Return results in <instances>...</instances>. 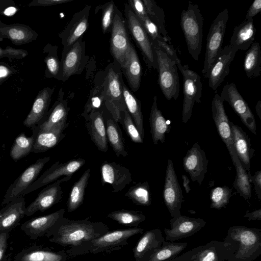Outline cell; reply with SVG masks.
<instances>
[{
  "label": "cell",
  "instance_id": "cell-21",
  "mask_svg": "<svg viewBox=\"0 0 261 261\" xmlns=\"http://www.w3.org/2000/svg\"><path fill=\"white\" fill-rule=\"evenodd\" d=\"M223 103L220 99V95L215 92L212 101V117L218 134L232 159L236 153L233 145L229 120L225 113Z\"/></svg>",
  "mask_w": 261,
  "mask_h": 261
},
{
  "label": "cell",
  "instance_id": "cell-44",
  "mask_svg": "<svg viewBox=\"0 0 261 261\" xmlns=\"http://www.w3.org/2000/svg\"><path fill=\"white\" fill-rule=\"evenodd\" d=\"M188 243H176L163 241L162 246L151 256L149 261H165L172 259L185 249Z\"/></svg>",
  "mask_w": 261,
  "mask_h": 261
},
{
  "label": "cell",
  "instance_id": "cell-28",
  "mask_svg": "<svg viewBox=\"0 0 261 261\" xmlns=\"http://www.w3.org/2000/svg\"><path fill=\"white\" fill-rule=\"evenodd\" d=\"M86 125L91 139L98 149L106 152L108 149V139L102 112L97 110L91 113Z\"/></svg>",
  "mask_w": 261,
  "mask_h": 261
},
{
  "label": "cell",
  "instance_id": "cell-6",
  "mask_svg": "<svg viewBox=\"0 0 261 261\" xmlns=\"http://www.w3.org/2000/svg\"><path fill=\"white\" fill-rule=\"evenodd\" d=\"M152 44L158 64L159 86L167 100H176L179 96L180 87L176 62L154 42H152Z\"/></svg>",
  "mask_w": 261,
  "mask_h": 261
},
{
  "label": "cell",
  "instance_id": "cell-39",
  "mask_svg": "<svg viewBox=\"0 0 261 261\" xmlns=\"http://www.w3.org/2000/svg\"><path fill=\"white\" fill-rule=\"evenodd\" d=\"M243 68L249 79L260 75L261 50L259 42L254 41L247 50L244 59Z\"/></svg>",
  "mask_w": 261,
  "mask_h": 261
},
{
  "label": "cell",
  "instance_id": "cell-55",
  "mask_svg": "<svg viewBox=\"0 0 261 261\" xmlns=\"http://www.w3.org/2000/svg\"><path fill=\"white\" fill-rule=\"evenodd\" d=\"M8 238L9 233H0V261L5 254L7 247V240Z\"/></svg>",
  "mask_w": 261,
  "mask_h": 261
},
{
  "label": "cell",
  "instance_id": "cell-32",
  "mask_svg": "<svg viewBox=\"0 0 261 261\" xmlns=\"http://www.w3.org/2000/svg\"><path fill=\"white\" fill-rule=\"evenodd\" d=\"M54 91L49 88L42 90L36 97L30 112L23 121V125L32 128L39 124L48 108Z\"/></svg>",
  "mask_w": 261,
  "mask_h": 261
},
{
  "label": "cell",
  "instance_id": "cell-64",
  "mask_svg": "<svg viewBox=\"0 0 261 261\" xmlns=\"http://www.w3.org/2000/svg\"><path fill=\"white\" fill-rule=\"evenodd\" d=\"M0 162H1V156H0Z\"/></svg>",
  "mask_w": 261,
  "mask_h": 261
},
{
  "label": "cell",
  "instance_id": "cell-15",
  "mask_svg": "<svg viewBox=\"0 0 261 261\" xmlns=\"http://www.w3.org/2000/svg\"><path fill=\"white\" fill-rule=\"evenodd\" d=\"M130 44L125 22L122 14L115 7L111 26L110 50L121 67L124 63L126 53Z\"/></svg>",
  "mask_w": 261,
  "mask_h": 261
},
{
  "label": "cell",
  "instance_id": "cell-51",
  "mask_svg": "<svg viewBox=\"0 0 261 261\" xmlns=\"http://www.w3.org/2000/svg\"><path fill=\"white\" fill-rule=\"evenodd\" d=\"M8 35L12 40L15 42L25 41L28 38V33L24 29L13 27L8 31Z\"/></svg>",
  "mask_w": 261,
  "mask_h": 261
},
{
  "label": "cell",
  "instance_id": "cell-59",
  "mask_svg": "<svg viewBox=\"0 0 261 261\" xmlns=\"http://www.w3.org/2000/svg\"><path fill=\"white\" fill-rule=\"evenodd\" d=\"M181 177L183 179V186L185 189V191L187 193H188L191 191V188L189 186V179L185 175H182Z\"/></svg>",
  "mask_w": 261,
  "mask_h": 261
},
{
  "label": "cell",
  "instance_id": "cell-23",
  "mask_svg": "<svg viewBox=\"0 0 261 261\" xmlns=\"http://www.w3.org/2000/svg\"><path fill=\"white\" fill-rule=\"evenodd\" d=\"M237 50L229 44L222 48L208 72V84L213 90L216 91L229 73V66L232 63Z\"/></svg>",
  "mask_w": 261,
  "mask_h": 261
},
{
  "label": "cell",
  "instance_id": "cell-9",
  "mask_svg": "<svg viewBox=\"0 0 261 261\" xmlns=\"http://www.w3.org/2000/svg\"><path fill=\"white\" fill-rule=\"evenodd\" d=\"M121 76L111 67L102 83L104 86L105 105L116 122H121L126 109L122 91Z\"/></svg>",
  "mask_w": 261,
  "mask_h": 261
},
{
  "label": "cell",
  "instance_id": "cell-22",
  "mask_svg": "<svg viewBox=\"0 0 261 261\" xmlns=\"http://www.w3.org/2000/svg\"><path fill=\"white\" fill-rule=\"evenodd\" d=\"M100 171L102 185L110 184L114 193L122 191L132 181L129 169L115 162L103 163Z\"/></svg>",
  "mask_w": 261,
  "mask_h": 261
},
{
  "label": "cell",
  "instance_id": "cell-12",
  "mask_svg": "<svg viewBox=\"0 0 261 261\" xmlns=\"http://www.w3.org/2000/svg\"><path fill=\"white\" fill-rule=\"evenodd\" d=\"M49 156L39 158L28 167L8 188L1 205H5L19 197L23 192L38 178V176L50 160Z\"/></svg>",
  "mask_w": 261,
  "mask_h": 261
},
{
  "label": "cell",
  "instance_id": "cell-49",
  "mask_svg": "<svg viewBox=\"0 0 261 261\" xmlns=\"http://www.w3.org/2000/svg\"><path fill=\"white\" fill-rule=\"evenodd\" d=\"M102 9L101 28L106 33L111 28L115 11V5L113 1L99 6Z\"/></svg>",
  "mask_w": 261,
  "mask_h": 261
},
{
  "label": "cell",
  "instance_id": "cell-4",
  "mask_svg": "<svg viewBox=\"0 0 261 261\" xmlns=\"http://www.w3.org/2000/svg\"><path fill=\"white\" fill-rule=\"evenodd\" d=\"M180 25L189 53L198 61L202 48L203 18L197 4L189 2L187 9L181 12Z\"/></svg>",
  "mask_w": 261,
  "mask_h": 261
},
{
  "label": "cell",
  "instance_id": "cell-40",
  "mask_svg": "<svg viewBox=\"0 0 261 261\" xmlns=\"http://www.w3.org/2000/svg\"><path fill=\"white\" fill-rule=\"evenodd\" d=\"M107 139L117 157H126L128 155L122 132L113 119L110 118L106 122Z\"/></svg>",
  "mask_w": 261,
  "mask_h": 261
},
{
  "label": "cell",
  "instance_id": "cell-31",
  "mask_svg": "<svg viewBox=\"0 0 261 261\" xmlns=\"http://www.w3.org/2000/svg\"><path fill=\"white\" fill-rule=\"evenodd\" d=\"M69 108L66 100L60 99L55 105L47 119L32 127L39 131H49L56 129H65Z\"/></svg>",
  "mask_w": 261,
  "mask_h": 261
},
{
  "label": "cell",
  "instance_id": "cell-54",
  "mask_svg": "<svg viewBox=\"0 0 261 261\" xmlns=\"http://www.w3.org/2000/svg\"><path fill=\"white\" fill-rule=\"evenodd\" d=\"M261 11V0H254L248 9L245 19H251Z\"/></svg>",
  "mask_w": 261,
  "mask_h": 261
},
{
  "label": "cell",
  "instance_id": "cell-1",
  "mask_svg": "<svg viewBox=\"0 0 261 261\" xmlns=\"http://www.w3.org/2000/svg\"><path fill=\"white\" fill-rule=\"evenodd\" d=\"M109 231V227L101 222H94L88 219L69 220L63 217L55 224L48 238L50 242L73 248Z\"/></svg>",
  "mask_w": 261,
  "mask_h": 261
},
{
  "label": "cell",
  "instance_id": "cell-30",
  "mask_svg": "<svg viewBox=\"0 0 261 261\" xmlns=\"http://www.w3.org/2000/svg\"><path fill=\"white\" fill-rule=\"evenodd\" d=\"M256 31L253 19H244L234 28L228 44L237 50H248L254 42Z\"/></svg>",
  "mask_w": 261,
  "mask_h": 261
},
{
  "label": "cell",
  "instance_id": "cell-33",
  "mask_svg": "<svg viewBox=\"0 0 261 261\" xmlns=\"http://www.w3.org/2000/svg\"><path fill=\"white\" fill-rule=\"evenodd\" d=\"M149 121L150 133L153 143L157 145L159 142L163 144L165 140V134L170 130V126L157 106V97L154 96L151 107Z\"/></svg>",
  "mask_w": 261,
  "mask_h": 261
},
{
  "label": "cell",
  "instance_id": "cell-10",
  "mask_svg": "<svg viewBox=\"0 0 261 261\" xmlns=\"http://www.w3.org/2000/svg\"><path fill=\"white\" fill-rule=\"evenodd\" d=\"M124 12L127 26L140 48L147 66L149 68L158 70L156 56L150 38L127 4L125 5Z\"/></svg>",
  "mask_w": 261,
  "mask_h": 261
},
{
  "label": "cell",
  "instance_id": "cell-58",
  "mask_svg": "<svg viewBox=\"0 0 261 261\" xmlns=\"http://www.w3.org/2000/svg\"><path fill=\"white\" fill-rule=\"evenodd\" d=\"M249 221L252 220H261V208L255 210L251 213H247L244 216Z\"/></svg>",
  "mask_w": 261,
  "mask_h": 261
},
{
  "label": "cell",
  "instance_id": "cell-26",
  "mask_svg": "<svg viewBox=\"0 0 261 261\" xmlns=\"http://www.w3.org/2000/svg\"><path fill=\"white\" fill-rule=\"evenodd\" d=\"M63 55L60 77L65 81L80 70L85 55V43L82 38Z\"/></svg>",
  "mask_w": 261,
  "mask_h": 261
},
{
  "label": "cell",
  "instance_id": "cell-41",
  "mask_svg": "<svg viewBox=\"0 0 261 261\" xmlns=\"http://www.w3.org/2000/svg\"><path fill=\"white\" fill-rule=\"evenodd\" d=\"M149 18L157 27L161 35L165 41L172 45L171 39L165 27V13L155 2L152 0H142Z\"/></svg>",
  "mask_w": 261,
  "mask_h": 261
},
{
  "label": "cell",
  "instance_id": "cell-20",
  "mask_svg": "<svg viewBox=\"0 0 261 261\" xmlns=\"http://www.w3.org/2000/svg\"><path fill=\"white\" fill-rule=\"evenodd\" d=\"M208 161L205 153L198 142L188 150L183 159L184 170L189 173L192 181L201 185L207 171Z\"/></svg>",
  "mask_w": 261,
  "mask_h": 261
},
{
  "label": "cell",
  "instance_id": "cell-13",
  "mask_svg": "<svg viewBox=\"0 0 261 261\" xmlns=\"http://www.w3.org/2000/svg\"><path fill=\"white\" fill-rule=\"evenodd\" d=\"M85 163L86 160L82 158L72 159L62 163H60L59 161L55 163L23 192L21 197L55 181L62 176L72 177Z\"/></svg>",
  "mask_w": 261,
  "mask_h": 261
},
{
  "label": "cell",
  "instance_id": "cell-63",
  "mask_svg": "<svg viewBox=\"0 0 261 261\" xmlns=\"http://www.w3.org/2000/svg\"><path fill=\"white\" fill-rule=\"evenodd\" d=\"M4 55V50L0 48V57H2Z\"/></svg>",
  "mask_w": 261,
  "mask_h": 261
},
{
  "label": "cell",
  "instance_id": "cell-14",
  "mask_svg": "<svg viewBox=\"0 0 261 261\" xmlns=\"http://www.w3.org/2000/svg\"><path fill=\"white\" fill-rule=\"evenodd\" d=\"M163 197L164 203L172 217L181 215L180 209L184 201V196L172 161L170 159H169L167 162Z\"/></svg>",
  "mask_w": 261,
  "mask_h": 261
},
{
  "label": "cell",
  "instance_id": "cell-36",
  "mask_svg": "<svg viewBox=\"0 0 261 261\" xmlns=\"http://www.w3.org/2000/svg\"><path fill=\"white\" fill-rule=\"evenodd\" d=\"M122 95L126 109L131 116L141 137L145 136L143 116L140 101L133 94L125 84L122 82Z\"/></svg>",
  "mask_w": 261,
  "mask_h": 261
},
{
  "label": "cell",
  "instance_id": "cell-50",
  "mask_svg": "<svg viewBox=\"0 0 261 261\" xmlns=\"http://www.w3.org/2000/svg\"><path fill=\"white\" fill-rule=\"evenodd\" d=\"M128 3V5L139 21L148 16L142 1L129 0Z\"/></svg>",
  "mask_w": 261,
  "mask_h": 261
},
{
  "label": "cell",
  "instance_id": "cell-5",
  "mask_svg": "<svg viewBox=\"0 0 261 261\" xmlns=\"http://www.w3.org/2000/svg\"><path fill=\"white\" fill-rule=\"evenodd\" d=\"M237 248L236 243L225 238L224 241H211L175 257L165 261L228 260Z\"/></svg>",
  "mask_w": 261,
  "mask_h": 261
},
{
  "label": "cell",
  "instance_id": "cell-24",
  "mask_svg": "<svg viewBox=\"0 0 261 261\" xmlns=\"http://www.w3.org/2000/svg\"><path fill=\"white\" fill-rule=\"evenodd\" d=\"M165 241L159 228L146 231L133 248L135 261H149Z\"/></svg>",
  "mask_w": 261,
  "mask_h": 261
},
{
  "label": "cell",
  "instance_id": "cell-61",
  "mask_svg": "<svg viewBox=\"0 0 261 261\" xmlns=\"http://www.w3.org/2000/svg\"><path fill=\"white\" fill-rule=\"evenodd\" d=\"M9 73V70L6 67L0 65V78L7 76Z\"/></svg>",
  "mask_w": 261,
  "mask_h": 261
},
{
  "label": "cell",
  "instance_id": "cell-42",
  "mask_svg": "<svg viewBox=\"0 0 261 261\" xmlns=\"http://www.w3.org/2000/svg\"><path fill=\"white\" fill-rule=\"evenodd\" d=\"M107 217L121 225L133 227H137L146 219L142 212L124 209L113 211L107 215Z\"/></svg>",
  "mask_w": 261,
  "mask_h": 261
},
{
  "label": "cell",
  "instance_id": "cell-2",
  "mask_svg": "<svg viewBox=\"0 0 261 261\" xmlns=\"http://www.w3.org/2000/svg\"><path fill=\"white\" fill-rule=\"evenodd\" d=\"M143 231V228L137 227L109 231L97 239L86 242L76 247L69 248L66 252L69 257L87 253H110L121 249L128 244L130 238L136 234H142Z\"/></svg>",
  "mask_w": 261,
  "mask_h": 261
},
{
  "label": "cell",
  "instance_id": "cell-11",
  "mask_svg": "<svg viewBox=\"0 0 261 261\" xmlns=\"http://www.w3.org/2000/svg\"><path fill=\"white\" fill-rule=\"evenodd\" d=\"M221 101H227L239 116L243 124L254 135H256L255 119L249 105L238 91L233 83L226 84L220 95Z\"/></svg>",
  "mask_w": 261,
  "mask_h": 261
},
{
  "label": "cell",
  "instance_id": "cell-43",
  "mask_svg": "<svg viewBox=\"0 0 261 261\" xmlns=\"http://www.w3.org/2000/svg\"><path fill=\"white\" fill-rule=\"evenodd\" d=\"M124 196L135 204L149 206L151 204V194L147 181L139 182L130 187Z\"/></svg>",
  "mask_w": 261,
  "mask_h": 261
},
{
  "label": "cell",
  "instance_id": "cell-56",
  "mask_svg": "<svg viewBox=\"0 0 261 261\" xmlns=\"http://www.w3.org/2000/svg\"><path fill=\"white\" fill-rule=\"evenodd\" d=\"M4 54H6L7 55H9L12 57H24L27 53H24L25 51L21 49H16L15 48L7 47L5 50H4Z\"/></svg>",
  "mask_w": 261,
  "mask_h": 261
},
{
  "label": "cell",
  "instance_id": "cell-25",
  "mask_svg": "<svg viewBox=\"0 0 261 261\" xmlns=\"http://www.w3.org/2000/svg\"><path fill=\"white\" fill-rule=\"evenodd\" d=\"M25 200L19 197L0 210V233H9L20 223L25 216Z\"/></svg>",
  "mask_w": 261,
  "mask_h": 261
},
{
  "label": "cell",
  "instance_id": "cell-3",
  "mask_svg": "<svg viewBox=\"0 0 261 261\" xmlns=\"http://www.w3.org/2000/svg\"><path fill=\"white\" fill-rule=\"evenodd\" d=\"M236 243L237 248L227 261H253L261 254V229L243 226L230 227L225 238Z\"/></svg>",
  "mask_w": 261,
  "mask_h": 261
},
{
  "label": "cell",
  "instance_id": "cell-19",
  "mask_svg": "<svg viewBox=\"0 0 261 261\" xmlns=\"http://www.w3.org/2000/svg\"><path fill=\"white\" fill-rule=\"evenodd\" d=\"M65 208H61L51 214L32 218L20 226L22 230L32 240L46 237L48 238L55 224L64 217Z\"/></svg>",
  "mask_w": 261,
  "mask_h": 261
},
{
  "label": "cell",
  "instance_id": "cell-38",
  "mask_svg": "<svg viewBox=\"0 0 261 261\" xmlns=\"http://www.w3.org/2000/svg\"><path fill=\"white\" fill-rule=\"evenodd\" d=\"M90 176V169L88 168L73 185L67 203L68 213L74 211L83 203Z\"/></svg>",
  "mask_w": 261,
  "mask_h": 261
},
{
  "label": "cell",
  "instance_id": "cell-57",
  "mask_svg": "<svg viewBox=\"0 0 261 261\" xmlns=\"http://www.w3.org/2000/svg\"><path fill=\"white\" fill-rule=\"evenodd\" d=\"M72 0H39L37 2V5L42 6H51L62 4Z\"/></svg>",
  "mask_w": 261,
  "mask_h": 261
},
{
  "label": "cell",
  "instance_id": "cell-46",
  "mask_svg": "<svg viewBox=\"0 0 261 261\" xmlns=\"http://www.w3.org/2000/svg\"><path fill=\"white\" fill-rule=\"evenodd\" d=\"M105 103V91L103 83L95 86L91 91L82 116L87 120L89 115L92 112L98 110L101 105Z\"/></svg>",
  "mask_w": 261,
  "mask_h": 261
},
{
  "label": "cell",
  "instance_id": "cell-35",
  "mask_svg": "<svg viewBox=\"0 0 261 261\" xmlns=\"http://www.w3.org/2000/svg\"><path fill=\"white\" fill-rule=\"evenodd\" d=\"M64 250L54 251L49 249H29L17 254L14 261H68Z\"/></svg>",
  "mask_w": 261,
  "mask_h": 261
},
{
  "label": "cell",
  "instance_id": "cell-62",
  "mask_svg": "<svg viewBox=\"0 0 261 261\" xmlns=\"http://www.w3.org/2000/svg\"><path fill=\"white\" fill-rule=\"evenodd\" d=\"M255 110L258 117L261 120V101L258 100L255 105Z\"/></svg>",
  "mask_w": 261,
  "mask_h": 261
},
{
  "label": "cell",
  "instance_id": "cell-52",
  "mask_svg": "<svg viewBox=\"0 0 261 261\" xmlns=\"http://www.w3.org/2000/svg\"><path fill=\"white\" fill-rule=\"evenodd\" d=\"M46 66L49 72L56 76L60 72V65L57 58L50 56L46 60Z\"/></svg>",
  "mask_w": 261,
  "mask_h": 261
},
{
  "label": "cell",
  "instance_id": "cell-8",
  "mask_svg": "<svg viewBox=\"0 0 261 261\" xmlns=\"http://www.w3.org/2000/svg\"><path fill=\"white\" fill-rule=\"evenodd\" d=\"M176 65L183 77L182 121L186 123L192 116L195 103L201 102L202 84L200 76L190 70L188 64L183 66L180 61Z\"/></svg>",
  "mask_w": 261,
  "mask_h": 261
},
{
  "label": "cell",
  "instance_id": "cell-29",
  "mask_svg": "<svg viewBox=\"0 0 261 261\" xmlns=\"http://www.w3.org/2000/svg\"><path fill=\"white\" fill-rule=\"evenodd\" d=\"M121 68L132 90L135 92L138 91L140 86L142 70L137 53L132 44L126 53Z\"/></svg>",
  "mask_w": 261,
  "mask_h": 261
},
{
  "label": "cell",
  "instance_id": "cell-53",
  "mask_svg": "<svg viewBox=\"0 0 261 261\" xmlns=\"http://www.w3.org/2000/svg\"><path fill=\"white\" fill-rule=\"evenodd\" d=\"M251 183L254 185L255 192L257 196L258 199H261V170H258L255 174L250 177Z\"/></svg>",
  "mask_w": 261,
  "mask_h": 261
},
{
  "label": "cell",
  "instance_id": "cell-17",
  "mask_svg": "<svg viewBox=\"0 0 261 261\" xmlns=\"http://www.w3.org/2000/svg\"><path fill=\"white\" fill-rule=\"evenodd\" d=\"M91 6L87 5L75 13L60 34L63 45V54L82 38L89 25V16Z\"/></svg>",
  "mask_w": 261,
  "mask_h": 261
},
{
  "label": "cell",
  "instance_id": "cell-48",
  "mask_svg": "<svg viewBox=\"0 0 261 261\" xmlns=\"http://www.w3.org/2000/svg\"><path fill=\"white\" fill-rule=\"evenodd\" d=\"M120 123L125 130L128 137H129L134 142L138 144L143 143V139L141 137V135L126 109H125L123 113Z\"/></svg>",
  "mask_w": 261,
  "mask_h": 261
},
{
  "label": "cell",
  "instance_id": "cell-34",
  "mask_svg": "<svg viewBox=\"0 0 261 261\" xmlns=\"http://www.w3.org/2000/svg\"><path fill=\"white\" fill-rule=\"evenodd\" d=\"M34 137L32 152L40 153L46 151L59 144L65 137L64 129L59 128L49 131H39L32 128Z\"/></svg>",
  "mask_w": 261,
  "mask_h": 261
},
{
  "label": "cell",
  "instance_id": "cell-45",
  "mask_svg": "<svg viewBox=\"0 0 261 261\" xmlns=\"http://www.w3.org/2000/svg\"><path fill=\"white\" fill-rule=\"evenodd\" d=\"M34 142L33 135L29 137L23 133L18 135L11 148L10 154L11 158L16 162L28 155L32 152Z\"/></svg>",
  "mask_w": 261,
  "mask_h": 261
},
{
  "label": "cell",
  "instance_id": "cell-37",
  "mask_svg": "<svg viewBox=\"0 0 261 261\" xmlns=\"http://www.w3.org/2000/svg\"><path fill=\"white\" fill-rule=\"evenodd\" d=\"M236 170L233 186L238 193L248 201L251 197V173L247 171L239 160L237 154L231 159Z\"/></svg>",
  "mask_w": 261,
  "mask_h": 261
},
{
  "label": "cell",
  "instance_id": "cell-16",
  "mask_svg": "<svg viewBox=\"0 0 261 261\" xmlns=\"http://www.w3.org/2000/svg\"><path fill=\"white\" fill-rule=\"evenodd\" d=\"M71 177L64 176L48 185L37 195L35 200L25 209V216H32L38 211L44 212L58 203L62 198L61 184Z\"/></svg>",
  "mask_w": 261,
  "mask_h": 261
},
{
  "label": "cell",
  "instance_id": "cell-18",
  "mask_svg": "<svg viewBox=\"0 0 261 261\" xmlns=\"http://www.w3.org/2000/svg\"><path fill=\"white\" fill-rule=\"evenodd\" d=\"M206 224L200 218H191L180 215L172 217L170 220V228H164L166 239L174 242L182 238L189 237L199 231Z\"/></svg>",
  "mask_w": 261,
  "mask_h": 261
},
{
  "label": "cell",
  "instance_id": "cell-47",
  "mask_svg": "<svg viewBox=\"0 0 261 261\" xmlns=\"http://www.w3.org/2000/svg\"><path fill=\"white\" fill-rule=\"evenodd\" d=\"M232 195V189L226 186L212 189L210 192L211 208L220 210L225 206Z\"/></svg>",
  "mask_w": 261,
  "mask_h": 261
},
{
  "label": "cell",
  "instance_id": "cell-60",
  "mask_svg": "<svg viewBox=\"0 0 261 261\" xmlns=\"http://www.w3.org/2000/svg\"><path fill=\"white\" fill-rule=\"evenodd\" d=\"M17 10V8L14 7H9L4 10V14L6 16H11L15 14Z\"/></svg>",
  "mask_w": 261,
  "mask_h": 261
},
{
  "label": "cell",
  "instance_id": "cell-27",
  "mask_svg": "<svg viewBox=\"0 0 261 261\" xmlns=\"http://www.w3.org/2000/svg\"><path fill=\"white\" fill-rule=\"evenodd\" d=\"M229 124L233 145L237 155L246 171H250L251 159L254 152L251 147L250 139L241 127L231 121H229Z\"/></svg>",
  "mask_w": 261,
  "mask_h": 261
},
{
  "label": "cell",
  "instance_id": "cell-7",
  "mask_svg": "<svg viewBox=\"0 0 261 261\" xmlns=\"http://www.w3.org/2000/svg\"><path fill=\"white\" fill-rule=\"evenodd\" d=\"M228 17V10L224 9L218 14L210 27L206 38L203 67L201 70L205 78H207L211 68L222 50Z\"/></svg>",
  "mask_w": 261,
  "mask_h": 261
}]
</instances>
